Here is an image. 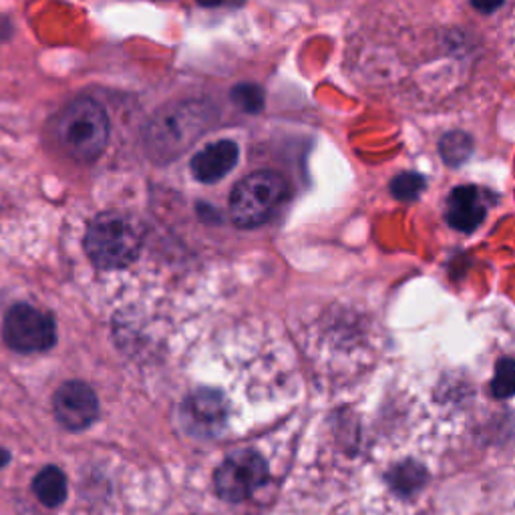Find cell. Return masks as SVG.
Listing matches in <instances>:
<instances>
[{
    "mask_svg": "<svg viewBox=\"0 0 515 515\" xmlns=\"http://www.w3.org/2000/svg\"><path fill=\"white\" fill-rule=\"evenodd\" d=\"M216 109L206 101H182L157 111L145 129L149 157L165 163L190 149L198 137L210 131Z\"/></svg>",
    "mask_w": 515,
    "mask_h": 515,
    "instance_id": "cell-1",
    "label": "cell"
},
{
    "mask_svg": "<svg viewBox=\"0 0 515 515\" xmlns=\"http://www.w3.org/2000/svg\"><path fill=\"white\" fill-rule=\"evenodd\" d=\"M143 246V226L123 212L95 216L85 234V252L95 268L111 272L131 266Z\"/></svg>",
    "mask_w": 515,
    "mask_h": 515,
    "instance_id": "cell-2",
    "label": "cell"
},
{
    "mask_svg": "<svg viewBox=\"0 0 515 515\" xmlns=\"http://www.w3.org/2000/svg\"><path fill=\"white\" fill-rule=\"evenodd\" d=\"M55 139L75 161L93 163L107 147L109 117L91 97L71 101L55 119Z\"/></svg>",
    "mask_w": 515,
    "mask_h": 515,
    "instance_id": "cell-3",
    "label": "cell"
},
{
    "mask_svg": "<svg viewBox=\"0 0 515 515\" xmlns=\"http://www.w3.org/2000/svg\"><path fill=\"white\" fill-rule=\"evenodd\" d=\"M288 194V182L276 171H254L234 186L230 216L238 228H258L276 214Z\"/></svg>",
    "mask_w": 515,
    "mask_h": 515,
    "instance_id": "cell-4",
    "label": "cell"
},
{
    "mask_svg": "<svg viewBox=\"0 0 515 515\" xmlns=\"http://www.w3.org/2000/svg\"><path fill=\"white\" fill-rule=\"evenodd\" d=\"M3 338L15 353L31 355L51 351L57 342L53 314L31 304H15L3 322Z\"/></svg>",
    "mask_w": 515,
    "mask_h": 515,
    "instance_id": "cell-5",
    "label": "cell"
},
{
    "mask_svg": "<svg viewBox=\"0 0 515 515\" xmlns=\"http://www.w3.org/2000/svg\"><path fill=\"white\" fill-rule=\"evenodd\" d=\"M268 465L252 449H242L224 459L214 473V485L224 501L240 503L266 483Z\"/></svg>",
    "mask_w": 515,
    "mask_h": 515,
    "instance_id": "cell-6",
    "label": "cell"
},
{
    "mask_svg": "<svg viewBox=\"0 0 515 515\" xmlns=\"http://www.w3.org/2000/svg\"><path fill=\"white\" fill-rule=\"evenodd\" d=\"M228 415L230 407L226 397L214 389H200L192 393L182 407L186 431L200 439L218 437L228 423Z\"/></svg>",
    "mask_w": 515,
    "mask_h": 515,
    "instance_id": "cell-7",
    "label": "cell"
},
{
    "mask_svg": "<svg viewBox=\"0 0 515 515\" xmlns=\"http://www.w3.org/2000/svg\"><path fill=\"white\" fill-rule=\"evenodd\" d=\"M57 421L69 431H85L99 417V399L83 381H67L53 395Z\"/></svg>",
    "mask_w": 515,
    "mask_h": 515,
    "instance_id": "cell-8",
    "label": "cell"
},
{
    "mask_svg": "<svg viewBox=\"0 0 515 515\" xmlns=\"http://www.w3.org/2000/svg\"><path fill=\"white\" fill-rule=\"evenodd\" d=\"M238 155L240 149L230 139L210 143L194 155L190 163L192 176L202 184H216L234 169V165L238 163Z\"/></svg>",
    "mask_w": 515,
    "mask_h": 515,
    "instance_id": "cell-9",
    "label": "cell"
},
{
    "mask_svg": "<svg viewBox=\"0 0 515 515\" xmlns=\"http://www.w3.org/2000/svg\"><path fill=\"white\" fill-rule=\"evenodd\" d=\"M485 194L473 186L455 188L449 196L447 204V222L451 228L459 232H473L477 230L487 214V206L483 202Z\"/></svg>",
    "mask_w": 515,
    "mask_h": 515,
    "instance_id": "cell-10",
    "label": "cell"
},
{
    "mask_svg": "<svg viewBox=\"0 0 515 515\" xmlns=\"http://www.w3.org/2000/svg\"><path fill=\"white\" fill-rule=\"evenodd\" d=\"M33 491L43 505L59 507L67 499V477L59 467L49 465L35 477Z\"/></svg>",
    "mask_w": 515,
    "mask_h": 515,
    "instance_id": "cell-11",
    "label": "cell"
},
{
    "mask_svg": "<svg viewBox=\"0 0 515 515\" xmlns=\"http://www.w3.org/2000/svg\"><path fill=\"white\" fill-rule=\"evenodd\" d=\"M439 151L447 165L459 167L469 159V155L473 151V139L463 131H451L441 139Z\"/></svg>",
    "mask_w": 515,
    "mask_h": 515,
    "instance_id": "cell-12",
    "label": "cell"
},
{
    "mask_svg": "<svg viewBox=\"0 0 515 515\" xmlns=\"http://www.w3.org/2000/svg\"><path fill=\"white\" fill-rule=\"evenodd\" d=\"M491 391L497 399L515 397V359H501L497 363Z\"/></svg>",
    "mask_w": 515,
    "mask_h": 515,
    "instance_id": "cell-13",
    "label": "cell"
},
{
    "mask_svg": "<svg viewBox=\"0 0 515 515\" xmlns=\"http://www.w3.org/2000/svg\"><path fill=\"white\" fill-rule=\"evenodd\" d=\"M425 471L415 463L399 465L391 475V485L401 493H413L425 483Z\"/></svg>",
    "mask_w": 515,
    "mask_h": 515,
    "instance_id": "cell-14",
    "label": "cell"
},
{
    "mask_svg": "<svg viewBox=\"0 0 515 515\" xmlns=\"http://www.w3.org/2000/svg\"><path fill=\"white\" fill-rule=\"evenodd\" d=\"M425 190V178L419 174H401L391 182V192L401 202H413Z\"/></svg>",
    "mask_w": 515,
    "mask_h": 515,
    "instance_id": "cell-15",
    "label": "cell"
},
{
    "mask_svg": "<svg viewBox=\"0 0 515 515\" xmlns=\"http://www.w3.org/2000/svg\"><path fill=\"white\" fill-rule=\"evenodd\" d=\"M232 99L246 111V113H258L264 107V93L258 85L242 83L232 91Z\"/></svg>",
    "mask_w": 515,
    "mask_h": 515,
    "instance_id": "cell-16",
    "label": "cell"
},
{
    "mask_svg": "<svg viewBox=\"0 0 515 515\" xmlns=\"http://www.w3.org/2000/svg\"><path fill=\"white\" fill-rule=\"evenodd\" d=\"M9 459H11V455L3 447H0V467H5L9 463Z\"/></svg>",
    "mask_w": 515,
    "mask_h": 515,
    "instance_id": "cell-17",
    "label": "cell"
}]
</instances>
